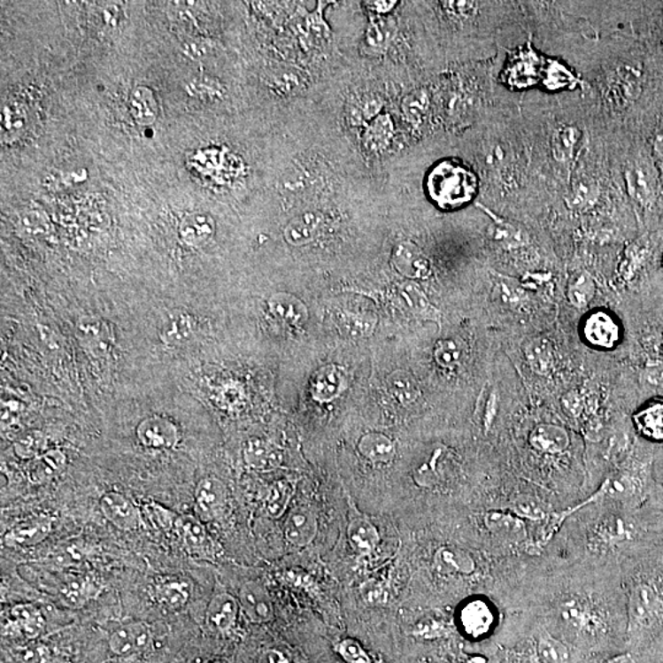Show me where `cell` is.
I'll return each mask as SVG.
<instances>
[{
	"label": "cell",
	"instance_id": "cell-32",
	"mask_svg": "<svg viewBox=\"0 0 663 663\" xmlns=\"http://www.w3.org/2000/svg\"><path fill=\"white\" fill-rule=\"evenodd\" d=\"M597 294V285L586 273H579L570 279L567 285V299L576 309H586Z\"/></svg>",
	"mask_w": 663,
	"mask_h": 663
},
{
	"label": "cell",
	"instance_id": "cell-49",
	"mask_svg": "<svg viewBox=\"0 0 663 663\" xmlns=\"http://www.w3.org/2000/svg\"><path fill=\"white\" fill-rule=\"evenodd\" d=\"M601 663H636L630 653H621V655L613 656L602 661Z\"/></svg>",
	"mask_w": 663,
	"mask_h": 663
},
{
	"label": "cell",
	"instance_id": "cell-21",
	"mask_svg": "<svg viewBox=\"0 0 663 663\" xmlns=\"http://www.w3.org/2000/svg\"><path fill=\"white\" fill-rule=\"evenodd\" d=\"M190 592L192 590L186 580L167 577V579L158 580L152 585L151 597L163 607L176 611L189 604Z\"/></svg>",
	"mask_w": 663,
	"mask_h": 663
},
{
	"label": "cell",
	"instance_id": "cell-46",
	"mask_svg": "<svg viewBox=\"0 0 663 663\" xmlns=\"http://www.w3.org/2000/svg\"><path fill=\"white\" fill-rule=\"evenodd\" d=\"M361 595L367 604L377 605L385 597V590L382 588V583L370 580L361 586Z\"/></svg>",
	"mask_w": 663,
	"mask_h": 663
},
{
	"label": "cell",
	"instance_id": "cell-36",
	"mask_svg": "<svg viewBox=\"0 0 663 663\" xmlns=\"http://www.w3.org/2000/svg\"><path fill=\"white\" fill-rule=\"evenodd\" d=\"M47 441L46 436L43 433L38 430L27 431V433L22 434L20 437L14 443L15 455L21 459H37L38 456L42 455L46 452Z\"/></svg>",
	"mask_w": 663,
	"mask_h": 663
},
{
	"label": "cell",
	"instance_id": "cell-25",
	"mask_svg": "<svg viewBox=\"0 0 663 663\" xmlns=\"http://www.w3.org/2000/svg\"><path fill=\"white\" fill-rule=\"evenodd\" d=\"M463 630L472 637L483 636L493 626L494 615L483 601L469 602L459 614Z\"/></svg>",
	"mask_w": 663,
	"mask_h": 663
},
{
	"label": "cell",
	"instance_id": "cell-37",
	"mask_svg": "<svg viewBox=\"0 0 663 663\" xmlns=\"http://www.w3.org/2000/svg\"><path fill=\"white\" fill-rule=\"evenodd\" d=\"M291 494L293 490L285 482L273 484L266 499V512L268 516L274 520L281 519L288 510Z\"/></svg>",
	"mask_w": 663,
	"mask_h": 663
},
{
	"label": "cell",
	"instance_id": "cell-19",
	"mask_svg": "<svg viewBox=\"0 0 663 663\" xmlns=\"http://www.w3.org/2000/svg\"><path fill=\"white\" fill-rule=\"evenodd\" d=\"M633 423L645 439L663 443V396L644 403L633 414Z\"/></svg>",
	"mask_w": 663,
	"mask_h": 663
},
{
	"label": "cell",
	"instance_id": "cell-16",
	"mask_svg": "<svg viewBox=\"0 0 663 663\" xmlns=\"http://www.w3.org/2000/svg\"><path fill=\"white\" fill-rule=\"evenodd\" d=\"M239 599L230 593L219 591L212 596L207 608L205 620L211 629L219 633H228L236 626L240 613Z\"/></svg>",
	"mask_w": 663,
	"mask_h": 663
},
{
	"label": "cell",
	"instance_id": "cell-28",
	"mask_svg": "<svg viewBox=\"0 0 663 663\" xmlns=\"http://www.w3.org/2000/svg\"><path fill=\"white\" fill-rule=\"evenodd\" d=\"M132 117L138 125H150L158 117V103L150 89L135 88L129 98Z\"/></svg>",
	"mask_w": 663,
	"mask_h": 663
},
{
	"label": "cell",
	"instance_id": "cell-15",
	"mask_svg": "<svg viewBox=\"0 0 663 663\" xmlns=\"http://www.w3.org/2000/svg\"><path fill=\"white\" fill-rule=\"evenodd\" d=\"M319 532V522L310 507H297L284 525L285 539L294 547L303 548L312 544Z\"/></svg>",
	"mask_w": 663,
	"mask_h": 663
},
{
	"label": "cell",
	"instance_id": "cell-47",
	"mask_svg": "<svg viewBox=\"0 0 663 663\" xmlns=\"http://www.w3.org/2000/svg\"><path fill=\"white\" fill-rule=\"evenodd\" d=\"M643 379L647 385L656 387V389L663 387V364L658 363L647 366L644 370Z\"/></svg>",
	"mask_w": 663,
	"mask_h": 663
},
{
	"label": "cell",
	"instance_id": "cell-3",
	"mask_svg": "<svg viewBox=\"0 0 663 663\" xmlns=\"http://www.w3.org/2000/svg\"><path fill=\"white\" fill-rule=\"evenodd\" d=\"M428 189L440 208L456 209L474 199L477 179L463 165L445 161L430 173Z\"/></svg>",
	"mask_w": 663,
	"mask_h": 663
},
{
	"label": "cell",
	"instance_id": "cell-5",
	"mask_svg": "<svg viewBox=\"0 0 663 663\" xmlns=\"http://www.w3.org/2000/svg\"><path fill=\"white\" fill-rule=\"evenodd\" d=\"M580 335L590 348L613 351L623 341V326L611 311L593 309L582 317Z\"/></svg>",
	"mask_w": 663,
	"mask_h": 663
},
{
	"label": "cell",
	"instance_id": "cell-44",
	"mask_svg": "<svg viewBox=\"0 0 663 663\" xmlns=\"http://www.w3.org/2000/svg\"><path fill=\"white\" fill-rule=\"evenodd\" d=\"M497 291L503 299V304H505L507 307H521L525 303V293L522 289L510 281H501L497 285Z\"/></svg>",
	"mask_w": 663,
	"mask_h": 663
},
{
	"label": "cell",
	"instance_id": "cell-26",
	"mask_svg": "<svg viewBox=\"0 0 663 663\" xmlns=\"http://www.w3.org/2000/svg\"><path fill=\"white\" fill-rule=\"evenodd\" d=\"M214 220L208 214L197 212L183 219L180 225V236L189 246H201L214 235Z\"/></svg>",
	"mask_w": 663,
	"mask_h": 663
},
{
	"label": "cell",
	"instance_id": "cell-33",
	"mask_svg": "<svg viewBox=\"0 0 663 663\" xmlns=\"http://www.w3.org/2000/svg\"><path fill=\"white\" fill-rule=\"evenodd\" d=\"M317 225H319V218L315 214H305L303 217L294 219L285 227V239L295 246L309 243L316 236Z\"/></svg>",
	"mask_w": 663,
	"mask_h": 663
},
{
	"label": "cell",
	"instance_id": "cell-20",
	"mask_svg": "<svg viewBox=\"0 0 663 663\" xmlns=\"http://www.w3.org/2000/svg\"><path fill=\"white\" fill-rule=\"evenodd\" d=\"M523 355L529 369L539 376H550L557 366V353L550 339H528L523 345Z\"/></svg>",
	"mask_w": 663,
	"mask_h": 663
},
{
	"label": "cell",
	"instance_id": "cell-34",
	"mask_svg": "<svg viewBox=\"0 0 663 663\" xmlns=\"http://www.w3.org/2000/svg\"><path fill=\"white\" fill-rule=\"evenodd\" d=\"M243 457L247 465L256 469H266L274 467L278 463L277 452L273 451L272 447L266 445L265 441L251 439L247 441L243 449Z\"/></svg>",
	"mask_w": 663,
	"mask_h": 663
},
{
	"label": "cell",
	"instance_id": "cell-29",
	"mask_svg": "<svg viewBox=\"0 0 663 663\" xmlns=\"http://www.w3.org/2000/svg\"><path fill=\"white\" fill-rule=\"evenodd\" d=\"M397 268L412 278H423L429 273V262L412 245H401L395 252Z\"/></svg>",
	"mask_w": 663,
	"mask_h": 663
},
{
	"label": "cell",
	"instance_id": "cell-27",
	"mask_svg": "<svg viewBox=\"0 0 663 663\" xmlns=\"http://www.w3.org/2000/svg\"><path fill=\"white\" fill-rule=\"evenodd\" d=\"M100 589L89 577H71L59 588L63 601L71 607L79 608L96 597Z\"/></svg>",
	"mask_w": 663,
	"mask_h": 663
},
{
	"label": "cell",
	"instance_id": "cell-9",
	"mask_svg": "<svg viewBox=\"0 0 663 663\" xmlns=\"http://www.w3.org/2000/svg\"><path fill=\"white\" fill-rule=\"evenodd\" d=\"M227 488L220 479H201L195 493V513L199 521L211 522L220 519L227 509Z\"/></svg>",
	"mask_w": 663,
	"mask_h": 663
},
{
	"label": "cell",
	"instance_id": "cell-50",
	"mask_svg": "<svg viewBox=\"0 0 663 663\" xmlns=\"http://www.w3.org/2000/svg\"><path fill=\"white\" fill-rule=\"evenodd\" d=\"M281 659H283V655L279 652L272 651L268 653L266 658V663H283Z\"/></svg>",
	"mask_w": 663,
	"mask_h": 663
},
{
	"label": "cell",
	"instance_id": "cell-23",
	"mask_svg": "<svg viewBox=\"0 0 663 663\" xmlns=\"http://www.w3.org/2000/svg\"><path fill=\"white\" fill-rule=\"evenodd\" d=\"M8 628L27 639H35L43 630L44 618L40 609L34 605H17L9 612Z\"/></svg>",
	"mask_w": 663,
	"mask_h": 663
},
{
	"label": "cell",
	"instance_id": "cell-8",
	"mask_svg": "<svg viewBox=\"0 0 663 663\" xmlns=\"http://www.w3.org/2000/svg\"><path fill=\"white\" fill-rule=\"evenodd\" d=\"M152 643L150 627L144 621H129L110 634L109 647L113 655L132 658L147 651Z\"/></svg>",
	"mask_w": 663,
	"mask_h": 663
},
{
	"label": "cell",
	"instance_id": "cell-30",
	"mask_svg": "<svg viewBox=\"0 0 663 663\" xmlns=\"http://www.w3.org/2000/svg\"><path fill=\"white\" fill-rule=\"evenodd\" d=\"M436 564L441 573L462 574V575L474 573L475 567L471 555L452 547L441 548L437 551Z\"/></svg>",
	"mask_w": 663,
	"mask_h": 663
},
{
	"label": "cell",
	"instance_id": "cell-39",
	"mask_svg": "<svg viewBox=\"0 0 663 663\" xmlns=\"http://www.w3.org/2000/svg\"><path fill=\"white\" fill-rule=\"evenodd\" d=\"M366 144L374 150L385 148L391 142L393 126L389 117H379L367 129Z\"/></svg>",
	"mask_w": 663,
	"mask_h": 663
},
{
	"label": "cell",
	"instance_id": "cell-4",
	"mask_svg": "<svg viewBox=\"0 0 663 663\" xmlns=\"http://www.w3.org/2000/svg\"><path fill=\"white\" fill-rule=\"evenodd\" d=\"M647 487V468L643 463H627L613 472L601 485L591 501L609 499L617 503L636 504L645 494Z\"/></svg>",
	"mask_w": 663,
	"mask_h": 663
},
{
	"label": "cell",
	"instance_id": "cell-42",
	"mask_svg": "<svg viewBox=\"0 0 663 663\" xmlns=\"http://www.w3.org/2000/svg\"><path fill=\"white\" fill-rule=\"evenodd\" d=\"M389 30L386 27V24L383 21H371L369 28L366 33V44L371 50H385L387 43L389 41Z\"/></svg>",
	"mask_w": 663,
	"mask_h": 663
},
{
	"label": "cell",
	"instance_id": "cell-41",
	"mask_svg": "<svg viewBox=\"0 0 663 663\" xmlns=\"http://www.w3.org/2000/svg\"><path fill=\"white\" fill-rule=\"evenodd\" d=\"M337 651L348 663H371L369 653L353 639H345L337 645Z\"/></svg>",
	"mask_w": 663,
	"mask_h": 663
},
{
	"label": "cell",
	"instance_id": "cell-7",
	"mask_svg": "<svg viewBox=\"0 0 663 663\" xmlns=\"http://www.w3.org/2000/svg\"><path fill=\"white\" fill-rule=\"evenodd\" d=\"M135 434L141 445L151 451H167L174 449L180 443L177 425L161 415L145 418L136 427Z\"/></svg>",
	"mask_w": 663,
	"mask_h": 663
},
{
	"label": "cell",
	"instance_id": "cell-18",
	"mask_svg": "<svg viewBox=\"0 0 663 663\" xmlns=\"http://www.w3.org/2000/svg\"><path fill=\"white\" fill-rule=\"evenodd\" d=\"M348 541L358 554L369 557L380 544V533L366 516L354 510L349 519Z\"/></svg>",
	"mask_w": 663,
	"mask_h": 663
},
{
	"label": "cell",
	"instance_id": "cell-38",
	"mask_svg": "<svg viewBox=\"0 0 663 663\" xmlns=\"http://www.w3.org/2000/svg\"><path fill=\"white\" fill-rule=\"evenodd\" d=\"M342 386V376L335 367H327L320 371L319 376L313 385V393L316 397L326 399L335 397L338 395L339 387Z\"/></svg>",
	"mask_w": 663,
	"mask_h": 663
},
{
	"label": "cell",
	"instance_id": "cell-13",
	"mask_svg": "<svg viewBox=\"0 0 663 663\" xmlns=\"http://www.w3.org/2000/svg\"><path fill=\"white\" fill-rule=\"evenodd\" d=\"M239 604L243 614L252 623L262 624L272 621L273 604L271 596L262 582H249L241 586Z\"/></svg>",
	"mask_w": 663,
	"mask_h": 663
},
{
	"label": "cell",
	"instance_id": "cell-14",
	"mask_svg": "<svg viewBox=\"0 0 663 663\" xmlns=\"http://www.w3.org/2000/svg\"><path fill=\"white\" fill-rule=\"evenodd\" d=\"M571 443L569 431L561 425L541 423L529 434V445L542 455L559 456L567 452Z\"/></svg>",
	"mask_w": 663,
	"mask_h": 663
},
{
	"label": "cell",
	"instance_id": "cell-31",
	"mask_svg": "<svg viewBox=\"0 0 663 663\" xmlns=\"http://www.w3.org/2000/svg\"><path fill=\"white\" fill-rule=\"evenodd\" d=\"M359 451L375 463H389L395 456V445L389 437L381 434H367L359 443Z\"/></svg>",
	"mask_w": 663,
	"mask_h": 663
},
{
	"label": "cell",
	"instance_id": "cell-24",
	"mask_svg": "<svg viewBox=\"0 0 663 663\" xmlns=\"http://www.w3.org/2000/svg\"><path fill=\"white\" fill-rule=\"evenodd\" d=\"M66 463L65 452L57 449L49 450L28 463V479L34 484L46 483L65 469Z\"/></svg>",
	"mask_w": 663,
	"mask_h": 663
},
{
	"label": "cell",
	"instance_id": "cell-11",
	"mask_svg": "<svg viewBox=\"0 0 663 663\" xmlns=\"http://www.w3.org/2000/svg\"><path fill=\"white\" fill-rule=\"evenodd\" d=\"M55 517L49 515H37L22 520L5 533L3 537V545L11 550H27L35 545L42 544L53 531Z\"/></svg>",
	"mask_w": 663,
	"mask_h": 663
},
{
	"label": "cell",
	"instance_id": "cell-2",
	"mask_svg": "<svg viewBox=\"0 0 663 663\" xmlns=\"http://www.w3.org/2000/svg\"><path fill=\"white\" fill-rule=\"evenodd\" d=\"M663 627V591L656 580L639 576L628 589V630L643 639Z\"/></svg>",
	"mask_w": 663,
	"mask_h": 663
},
{
	"label": "cell",
	"instance_id": "cell-45",
	"mask_svg": "<svg viewBox=\"0 0 663 663\" xmlns=\"http://www.w3.org/2000/svg\"><path fill=\"white\" fill-rule=\"evenodd\" d=\"M17 658L21 663H46L49 650L42 645H28L17 651Z\"/></svg>",
	"mask_w": 663,
	"mask_h": 663
},
{
	"label": "cell",
	"instance_id": "cell-40",
	"mask_svg": "<svg viewBox=\"0 0 663 663\" xmlns=\"http://www.w3.org/2000/svg\"><path fill=\"white\" fill-rule=\"evenodd\" d=\"M436 357L440 366L452 367L461 360L462 349L453 339H446L437 345Z\"/></svg>",
	"mask_w": 663,
	"mask_h": 663
},
{
	"label": "cell",
	"instance_id": "cell-51",
	"mask_svg": "<svg viewBox=\"0 0 663 663\" xmlns=\"http://www.w3.org/2000/svg\"><path fill=\"white\" fill-rule=\"evenodd\" d=\"M662 488H663V478H662Z\"/></svg>",
	"mask_w": 663,
	"mask_h": 663
},
{
	"label": "cell",
	"instance_id": "cell-10",
	"mask_svg": "<svg viewBox=\"0 0 663 663\" xmlns=\"http://www.w3.org/2000/svg\"><path fill=\"white\" fill-rule=\"evenodd\" d=\"M174 531L180 536L183 547L190 557L202 560H214L218 547L204 525L192 516H179Z\"/></svg>",
	"mask_w": 663,
	"mask_h": 663
},
{
	"label": "cell",
	"instance_id": "cell-1",
	"mask_svg": "<svg viewBox=\"0 0 663 663\" xmlns=\"http://www.w3.org/2000/svg\"><path fill=\"white\" fill-rule=\"evenodd\" d=\"M555 623L574 642L598 644L609 634V612L589 593L567 592L553 604Z\"/></svg>",
	"mask_w": 663,
	"mask_h": 663
},
{
	"label": "cell",
	"instance_id": "cell-12",
	"mask_svg": "<svg viewBox=\"0 0 663 663\" xmlns=\"http://www.w3.org/2000/svg\"><path fill=\"white\" fill-rule=\"evenodd\" d=\"M98 504L104 519L120 531H135L141 526V509L125 495L109 491L100 497Z\"/></svg>",
	"mask_w": 663,
	"mask_h": 663
},
{
	"label": "cell",
	"instance_id": "cell-22",
	"mask_svg": "<svg viewBox=\"0 0 663 663\" xmlns=\"http://www.w3.org/2000/svg\"><path fill=\"white\" fill-rule=\"evenodd\" d=\"M195 321L186 311H173L160 327L161 342L170 347H181L192 338Z\"/></svg>",
	"mask_w": 663,
	"mask_h": 663
},
{
	"label": "cell",
	"instance_id": "cell-17",
	"mask_svg": "<svg viewBox=\"0 0 663 663\" xmlns=\"http://www.w3.org/2000/svg\"><path fill=\"white\" fill-rule=\"evenodd\" d=\"M528 663H570V650L561 640L542 631L522 653Z\"/></svg>",
	"mask_w": 663,
	"mask_h": 663
},
{
	"label": "cell",
	"instance_id": "cell-43",
	"mask_svg": "<svg viewBox=\"0 0 663 663\" xmlns=\"http://www.w3.org/2000/svg\"><path fill=\"white\" fill-rule=\"evenodd\" d=\"M24 113L18 104H6L3 110V128L8 132V135H14V132L20 131L24 126Z\"/></svg>",
	"mask_w": 663,
	"mask_h": 663
},
{
	"label": "cell",
	"instance_id": "cell-35",
	"mask_svg": "<svg viewBox=\"0 0 663 663\" xmlns=\"http://www.w3.org/2000/svg\"><path fill=\"white\" fill-rule=\"evenodd\" d=\"M141 512L149 525L161 532L174 531L177 520H179V515L176 513L155 503V501H148V503L143 504Z\"/></svg>",
	"mask_w": 663,
	"mask_h": 663
},
{
	"label": "cell",
	"instance_id": "cell-6",
	"mask_svg": "<svg viewBox=\"0 0 663 663\" xmlns=\"http://www.w3.org/2000/svg\"><path fill=\"white\" fill-rule=\"evenodd\" d=\"M637 536L636 526L627 517L607 515L592 526L589 535L590 547L597 553L615 551L630 544Z\"/></svg>",
	"mask_w": 663,
	"mask_h": 663
},
{
	"label": "cell",
	"instance_id": "cell-48",
	"mask_svg": "<svg viewBox=\"0 0 663 663\" xmlns=\"http://www.w3.org/2000/svg\"><path fill=\"white\" fill-rule=\"evenodd\" d=\"M369 4L370 11H373L377 15L389 14L393 11L397 2H371Z\"/></svg>",
	"mask_w": 663,
	"mask_h": 663
}]
</instances>
